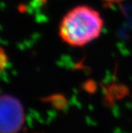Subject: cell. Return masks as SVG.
<instances>
[{"label": "cell", "mask_w": 132, "mask_h": 133, "mask_svg": "<svg viewBox=\"0 0 132 133\" xmlns=\"http://www.w3.org/2000/svg\"><path fill=\"white\" fill-rule=\"evenodd\" d=\"M103 20L99 12L88 6H77L63 17L59 26V35L73 46L85 45L100 35Z\"/></svg>", "instance_id": "1"}, {"label": "cell", "mask_w": 132, "mask_h": 133, "mask_svg": "<svg viewBox=\"0 0 132 133\" xmlns=\"http://www.w3.org/2000/svg\"><path fill=\"white\" fill-rule=\"evenodd\" d=\"M24 120L23 108L19 101L8 95L1 98V133H17Z\"/></svg>", "instance_id": "2"}, {"label": "cell", "mask_w": 132, "mask_h": 133, "mask_svg": "<svg viewBox=\"0 0 132 133\" xmlns=\"http://www.w3.org/2000/svg\"><path fill=\"white\" fill-rule=\"evenodd\" d=\"M102 1H103L107 4H117L125 1V0H102Z\"/></svg>", "instance_id": "3"}]
</instances>
